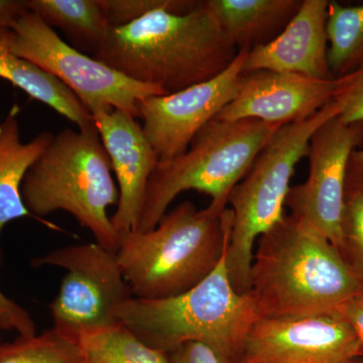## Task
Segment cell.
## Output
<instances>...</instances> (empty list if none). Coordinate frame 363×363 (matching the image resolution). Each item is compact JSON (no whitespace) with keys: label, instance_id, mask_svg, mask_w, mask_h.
I'll use <instances>...</instances> for the list:
<instances>
[{"label":"cell","instance_id":"cell-1","mask_svg":"<svg viewBox=\"0 0 363 363\" xmlns=\"http://www.w3.org/2000/svg\"><path fill=\"white\" fill-rule=\"evenodd\" d=\"M247 295L259 318H295L337 311L363 290L342 253L292 215L257 241Z\"/></svg>","mask_w":363,"mask_h":363},{"label":"cell","instance_id":"cell-2","mask_svg":"<svg viewBox=\"0 0 363 363\" xmlns=\"http://www.w3.org/2000/svg\"><path fill=\"white\" fill-rule=\"evenodd\" d=\"M238 52L202 1L190 13L152 11L111 28L93 57L136 82L172 94L214 78Z\"/></svg>","mask_w":363,"mask_h":363},{"label":"cell","instance_id":"cell-3","mask_svg":"<svg viewBox=\"0 0 363 363\" xmlns=\"http://www.w3.org/2000/svg\"><path fill=\"white\" fill-rule=\"evenodd\" d=\"M230 241V240H229ZM216 267L187 292L174 297L133 298L117 309L119 323L150 347L169 353L186 343H203L223 363H235L259 315L250 296L234 289L227 250Z\"/></svg>","mask_w":363,"mask_h":363},{"label":"cell","instance_id":"cell-4","mask_svg":"<svg viewBox=\"0 0 363 363\" xmlns=\"http://www.w3.org/2000/svg\"><path fill=\"white\" fill-rule=\"evenodd\" d=\"M231 226L228 207L219 214L184 201L155 228L123 236L117 259L133 298L174 297L199 284L218 264Z\"/></svg>","mask_w":363,"mask_h":363},{"label":"cell","instance_id":"cell-5","mask_svg":"<svg viewBox=\"0 0 363 363\" xmlns=\"http://www.w3.org/2000/svg\"><path fill=\"white\" fill-rule=\"evenodd\" d=\"M111 162L96 125L64 130L55 135L28 169L21 197L35 218L68 212L94 236L98 245L117 252L119 238L108 216L118 203Z\"/></svg>","mask_w":363,"mask_h":363},{"label":"cell","instance_id":"cell-6","mask_svg":"<svg viewBox=\"0 0 363 363\" xmlns=\"http://www.w3.org/2000/svg\"><path fill=\"white\" fill-rule=\"evenodd\" d=\"M279 128L257 119L210 121L183 154L157 162L135 231L155 228L177 196L186 191L209 196L211 202L208 208L223 213L231 191Z\"/></svg>","mask_w":363,"mask_h":363},{"label":"cell","instance_id":"cell-7","mask_svg":"<svg viewBox=\"0 0 363 363\" xmlns=\"http://www.w3.org/2000/svg\"><path fill=\"white\" fill-rule=\"evenodd\" d=\"M337 116L331 100L314 116L281 126L231 191L227 206L233 213V226L226 264L238 293L247 295L257 240L286 217L291 180L296 166L308 156L312 135L325 121Z\"/></svg>","mask_w":363,"mask_h":363},{"label":"cell","instance_id":"cell-8","mask_svg":"<svg viewBox=\"0 0 363 363\" xmlns=\"http://www.w3.org/2000/svg\"><path fill=\"white\" fill-rule=\"evenodd\" d=\"M11 32V52L61 81L91 114L102 109H118L138 118L140 101L166 94L67 44L32 11L21 14Z\"/></svg>","mask_w":363,"mask_h":363},{"label":"cell","instance_id":"cell-9","mask_svg":"<svg viewBox=\"0 0 363 363\" xmlns=\"http://www.w3.org/2000/svg\"><path fill=\"white\" fill-rule=\"evenodd\" d=\"M33 266L65 269L50 310L52 328L74 338L119 324L117 309L133 298L117 253L97 242L56 248Z\"/></svg>","mask_w":363,"mask_h":363},{"label":"cell","instance_id":"cell-10","mask_svg":"<svg viewBox=\"0 0 363 363\" xmlns=\"http://www.w3.org/2000/svg\"><path fill=\"white\" fill-rule=\"evenodd\" d=\"M363 143V123L325 121L310 140L309 176L291 188L286 206L291 215L340 248L345 207L346 171L351 152Z\"/></svg>","mask_w":363,"mask_h":363},{"label":"cell","instance_id":"cell-11","mask_svg":"<svg viewBox=\"0 0 363 363\" xmlns=\"http://www.w3.org/2000/svg\"><path fill=\"white\" fill-rule=\"evenodd\" d=\"M248 51H238L230 65L214 78L140 101L138 118L159 162L183 154L195 135L233 101L240 89Z\"/></svg>","mask_w":363,"mask_h":363},{"label":"cell","instance_id":"cell-12","mask_svg":"<svg viewBox=\"0 0 363 363\" xmlns=\"http://www.w3.org/2000/svg\"><path fill=\"white\" fill-rule=\"evenodd\" d=\"M360 346L337 311L295 318H259L235 363H359Z\"/></svg>","mask_w":363,"mask_h":363},{"label":"cell","instance_id":"cell-13","mask_svg":"<svg viewBox=\"0 0 363 363\" xmlns=\"http://www.w3.org/2000/svg\"><path fill=\"white\" fill-rule=\"evenodd\" d=\"M337 80L272 71L243 73L238 95L216 121L257 119L283 126L314 116L330 102Z\"/></svg>","mask_w":363,"mask_h":363},{"label":"cell","instance_id":"cell-14","mask_svg":"<svg viewBox=\"0 0 363 363\" xmlns=\"http://www.w3.org/2000/svg\"><path fill=\"white\" fill-rule=\"evenodd\" d=\"M92 116L118 184L111 222L121 238L138 228L147 184L159 159L135 117L118 109H102Z\"/></svg>","mask_w":363,"mask_h":363},{"label":"cell","instance_id":"cell-15","mask_svg":"<svg viewBox=\"0 0 363 363\" xmlns=\"http://www.w3.org/2000/svg\"><path fill=\"white\" fill-rule=\"evenodd\" d=\"M328 0H302L283 30L267 44L247 52L243 73L272 71L331 80L328 65Z\"/></svg>","mask_w":363,"mask_h":363},{"label":"cell","instance_id":"cell-16","mask_svg":"<svg viewBox=\"0 0 363 363\" xmlns=\"http://www.w3.org/2000/svg\"><path fill=\"white\" fill-rule=\"evenodd\" d=\"M229 42L240 51L274 39L302 0H206Z\"/></svg>","mask_w":363,"mask_h":363},{"label":"cell","instance_id":"cell-17","mask_svg":"<svg viewBox=\"0 0 363 363\" xmlns=\"http://www.w3.org/2000/svg\"><path fill=\"white\" fill-rule=\"evenodd\" d=\"M18 117V107L14 105L0 123V238L11 221L33 217L23 203L21 187L28 169L54 138L50 131H44L30 142H21Z\"/></svg>","mask_w":363,"mask_h":363},{"label":"cell","instance_id":"cell-18","mask_svg":"<svg viewBox=\"0 0 363 363\" xmlns=\"http://www.w3.org/2000/svg\"><path fill=\"white\" fill-rule=\"evenodd\" d=\"M11 28L0 26V78L51 107L75 123L79 130L94 125L92 114L61 81L11 52Z\"/></svg>","mask_w":363,"mask_h":363},{"label":"cell","instance_id":"cell-19","mask_svg":"<svg viewBox=\"0 0 363 363\" xmlns=\"http://www.w3.org/2000/svg\"><path fill=\"white\" fill-rule=\"evenodd\" d=\"M26 6L40 20L58 28L78 48L93 52L104 44L109 25L99 0H28Z\"/></svg>","mask_w":363,"mask_h":363},{"label":"cell","instance_id":"cell-20","mask_svg":"<svg viewBox=\"0 0 363 363\" xmlns=\"http://www.w3.org/2000/svg\"><path fill=\"white\" fill-rule=\"evenodd\" d=\"M328 65L334 79L363 66V4L343 6L329 1L327 11Z\"/></svg>","mask_w":363,"mask_h":363},{"label":"cell","instance_id":"cell-21","mask_svg":"<svg viewBox=\"0 0 363 363\" xmlns=\"http://www.w3.org/2000/svg\"><path fill=\"white\" fill-rule=\"evenodd\" d=\"M79 341L83 363H169L168 353L150 347L121 323L86 334Z\"/></svg>","mask_w":363,"mask_h":363},{"label":"cell","instance_id":"cell-22","mask_svg":"<svg viewBox=\"0 0 363 363\" xmlns=\"http://www.w3.org/2000/svg\"><path fill=\"white\" fill-rule=\"evenodd\" d=\"M79 339L52 328L38 335L0 343V363H83Z\"/></svg>","mask_w":363,"mask_h":363},{"label":"cell","instance_id":"cell-23","mask_svg":"<svg viewBox=\"0 0 363 363\" xmlns=\"http://www.w3.org/2000/svg\"><path fill=\"white\" fill-rule=\"evenodd\" d=\"M201 2L196 0H99L111 28L128 25L152 11L190 13Z\"/></svg>","mask_w":363,"mask_h":363},{"label":"cell","instance_id":"cell-24","mask_svg":"<svg viewBox=\"0 0 363 363\" xmlns=\"http://www.w3.org/2000/svg\"><path fill=\"white\" fill-rule=\"evenodd\" d=\"M339 250L363 283V194L346 196Z\"/></svg>","mask_w":363,"mask_h":363},{"label":"cell","instance_id":"cell-25","mask_svg":"<svg viewBox=\"0 0 363 363\" xmlns=\"http://www.w3.org/2000/svg\"><path fill=\"white\" fill-rule=\"evenodd\" d=\"M336 80L332 101L337 107L338 118L345 123H363V66Z\"/></svg>","mask_w":363,"mask_h":363},{"label":"cell","instance_id":"cell-26","mask_svg":"<svg viewBox=\"0 0 363 363\" xmlns=\"http://www.w3.org/2000/svg\"><path fill=\"white\" fill-rule=\"evenodd\" d=\"M0 330L14 331L18 336L30 337L37 334V328L30 313L14 302L0 289Z\"/></svg>","mask_w":363,"mask_h":363},{"label":"cell","instance_id":"cell-27","mask_svg":"<svg viewBox=\"0 0 363 363\" xmlns=\"http://www.w3.org/2000/svg\"><path fill=\"white\" fill-rule=\"evenodd\" d=\"M168 355L169 363H223L211 348L198 342L184 344Z\"/></svg>","mask_w":363,"mask_h":363},{"label":"cell","instance_id":"cell-28","mask_svg":"<svg viewBox=\"0 0 363 363\" xmlns=\"http://www.w3.org/2000/svg\"><path fill=\"white\" fill-rule=\"evenodd\" d=\"M337 312L350 325L357 336L360 346V359L363 360V290L341 305Z\"/></svg>","mask_w":363,"mask_h":363},{"label":"cell","instance_id":"cell-29","mask_svg":"<svg viewBox=\"0 0 363 363\" xmlns=\"http://www.w3.org/2000/svg\"><path fill=\"white\" fill-rule=\"evenodd\" d=\"M363 194V143L351 152L346 171L345 195Z\"/></svg>","mask_w":363,"mask_h":363},{"label":"cell","instance_id":"cell-30","mask_svg":"<svg viewBox=\"0 0 363 363\" xmlns=\"http://www.w3.org/2000/svg\"><path fill=\"white\" fill-rule=\"evenodd\" d=\"M28 11L26 1L0 0V26L11 28L21 14Z\"/></svg>","mask_w":363,"mask_h":363}]
</instances>
